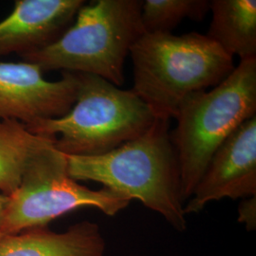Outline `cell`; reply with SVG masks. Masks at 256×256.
<instances>
[{"label": "cell", "instance_id": "1", "mask_svg": "<svg viewBox=\"0 0 256 256\" xmlns=\"http://www.w3.org/2000/svg\"><path fill=\"white\" fill-rule=\"evenodd\" d=\"M169 120L156 119L142 136L104 155L68 156L76 182H95L138 200L180 232L187 229L180 165L169 132Z\"/></svg>", "mask_w": 256, "mask_h": 256}, {"label": "cell", "instance_id": "2", "mask_svg": "<svg viewBox=\"0 0 256 256\" xmlns=\"http://www.w3.org/2000/svg\"><path fill=\"white\" fill-rule=\"evenodd\" d=\"M134 64L133 92L156 119L176 118L190 95L207 92L226 80L236 66L206 34H144L130 50Z\"/></svg>", "mask_w": 256, "mask_h": 256}, {"label": "cell", "instance_id": "3", "mask_svg": "<svg viewBox=\"0 0 256 256\" xmlns=\"http://www.w3.org/2000/svg\"><path fill=\"white\" fill-rule=\"evenodd\" d=\"M142 6V0L92 1L54 44L20 57L43 72L92 74L120 88L126 81V59L144 34Z\"/></svg>", "mask_w": 256, "mask_h": 256}, {"label": "cell", "instance_id": "4", "mask_svg": "<svg viewBox=\"0 0 256 256\" xmlns=\"http://www.w3.org/2000/svg\"><path fill=\"white\" fill-rule=\"evenodd\" d=\"M76 74L77 98L70 112L26 126L34 135L54 138L55 147L64 155L108 154L155 124L153 111L133 90H124L95 75Z\"/></svg>", "mask_w": 256, "mask_h": 256}, {"label": "cell", "instance_id": "5", "mask_svg": "<svg viewBox=\"0 0 256 256\" xmlns=\"http://www.w3.org/2000/svg\"><path fill=\"white\" fill-rule=\"evenodd\" d=\"M256 116V58L240 61L209 92L190 95L174 119L171 140L178 153L184 202L191 198L212 156L248 120Z\"/></svg>", "mask_w": 256, "mask_h": 256}, {"label": "cell", "instance_id": "6", "mask_svg": "<svg viewBox=\"0 0 256 256\" xmlns=\"http://www.w3.org/2000/svg\"><path fill=\"white\" fill-rule=\"evenodd\" d=\"M130 202L108 188L94 191L79 184L70 176L68 156L55 147L54 138L46 137L28 158L18 190L9 196L0 234L46 228L84 207L114 216Z\"/></svg>", "mask_w": 256, "mask_h": 256}, {"label": "cell", "instance_id": "7", "mask_svg": "<svg viewBox=\"0 0 256 256\" xmlns=\"http://www.w3.org/2000/svg\"><path fill=\"white\" fill-rule=\"evenodd\" d=\"M77 74L63 72L59 81H48L36 64L0 62V118L26 126L58 119L72 108L78 92Z\"/></svg>", "mask_w": 256, "mask_h": 256}, {"label": "cell", "instance_id": "8", "mask_svg": "<svg viewBox=\"0 0 256 256\" xmlns=\"http://www.w3.org/2000/svg\"><path fill=\"white\" fill-rule=\"evenodd\" d=\"M256 196V116L248 120L212 156L185 214H198L210 202Z\"/></svg>", "mask_w": 256, "mask_h": 256}, {"label": "cell", "instance_id": "9", "mask_svg": "<svg viewBox=\"0 0 256 256\" xmlns=\"http://www.w3.org/2000/svg\"><path fill=\"white\" fill-rule=\"evenodd\" d=\"M84 4V0H16L9 16L0 21V58L23 56L54 44Z\"/></svg>", "mask_w": 256, "mask_h": 256}, {"label": "cell", "instance_id": "10", "mask_svg": "<svg viewBox=\"0 0 256 256\" xmlns=\"http://www.w3.org/2000/svg\"><path fill=\"white\" fill-rule=\"evenodd\" d=\"M106 241L100 227L90 221L64 232L46 228L0 234V256H104Z\"/></svg>", "mask_w": 256, "mask_h": 256}, {"label": "cell", "instance_id": "11", "mask_svg": "<svg viewBox=\"0 0 256 256\" xmlns=\"http://www.w3.org/2000/svg\"><path fill=\"white\" fill-rule=\"evenodd\" d=\"M206 36L232 57L256 58V0H212Z\"/></svg>", "mask_w": 256, "mask_h": 256}, {"label": "cell", "instance_id": "12", "mask_svg": "<svg viewBox=\"0 0 256 256\" xmlns=\"http://www.w3.org/2000/svg\"><path fill=\"white\" fill-rule=\"evenodd\" d=\"M45 138L18 120L0 118V194L10 196L18 190L28 158Z\"/></svg>", "mask_w": 256, "mask_h": 256}, {"label": "cell", "instance_id": "13", "mask_svg": "<svg viewBox=\"0 0 256 256\" xmlns=\"http://www.w3.org/2000/svg\"><path fill=\"white\" fill-rule=\"evenodd\" d=\"M209 12V0H146L140 19L144 34H171L184 19L202 21Z\"/></svg>", "mask_w": 256, "mask_h": 256}, {"label": "cell", "instance_id": "14", "mask_svg": "<svg viewBox=\"0 0 256 256\" xmlns=\"http://www.w3.org/2000/svg\"><path fill=\"white\" fill-rule=\"evenodd\" d=\"M239 221L245 223L248 229L254 230L256 225V196L245 198L239 205Z\"/></svg>", "mask_w": 256, "mask_h": 256}, {"label": "cell", "instance_id": "15", "mask_svg": "<svg viewBox=\"0 0 256 256\" xmlns=\"http://www.w3.org/2000/svg\"><path fill=\"white\" fill-rule=\"evenodd\" d=\"M8 202H9V196L0 194V228H1V224L3 221V218L5 214V210L7 208Z\"/></svg>", "mask_w": 256, "mask_h": 256}]
</instances>
